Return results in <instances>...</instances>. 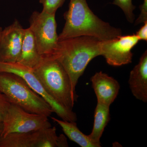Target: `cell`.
Instances as JSON below:
<instances>
[{
    "label": "cell",
    "mask_w": 147,
    "mask_h": 147,
    "mask_svg": "<svg viewBox=\"0 0 147 147\" xmlns=\"http://www.w3.org/2000/svg\"><path fill=\"white\" fill-rule=\"evenodd\" d=\"M3 28L2 27H0V38H1V34Z\"/></svg>",
    "instance_id": "obj_22"
},
{
    "label": "cell",
    "mask_w": 147,
    "mask_h": 147,
    "mask_svg": "<svg viewBox=\"0 0 147 147\" xmlns=\"http://www.w3.org/2000/svg\"><path fill=\"white\" fill-rule=\"evenodd\" d=\"M110 107L109 105L97 102L95 110L93 127L88 136L98 144H100V138L110 120Z\"/></svg>",
    "instance_id": "obj_15"
},
{
    "label": "cell",
    "mask_w": 147,
    "mask_h": 147,
    "mask_svg": "<svg viewBox=\"0 0 147 147\" xmlns=\"http://www.w3.org/2000/svg\"><path fill=\"white\" fill-rule=\"evenodd\" d=\"M11 104L5 95L0 92V122H2L4 117Z\"/></svg>",
    "instance_id": "obj_18"
},
{
    "label": "cell",
    "mask_w": 147,
    "mask_h": 147,
    "mask_svg": "<svg viewBox=\"0 0 147 147\" xmlns=\"http://www.w3.org/2000/svg\"><path fill=\"white\" fill-rule=\"evenodd\" d=\"M128 84L135 98L147 102V51L141 56L139 63L130 71Z\"/></svg>",
    "instance_id": "obj_12"
},
{
    "label": "cell",
    "mask_w": 147,
    "mask_h": 147,
    "mask_svg": "<svg viewBox=\"0 0 147 147\" xmlns=\"http://www.w3.org/2000/svg\"><path fill=\"white\" fill-rule=\"evenodd\" d=\"M137 36L139 40L147 41V21L144 23V25L141 27L136 33Z\"/></svg>",
    "instance_id": "obj_20"
},
{
    "label": "cell",
    "mask_w": 147,
    "mask_h": 147,
    "mask_svg": "<svg viewBox=\"0 0 147 147\" xmlns=\"http://www.w3.org/2000/svg\"><path fill=\"white\" fill-rule=\"evenodd\" d=\"M100 41L87 36L59 40L53 57L60 62L67 72L74 93L88 64L94 58L101 56Z\"/></svg>",
    "instance_id": "obj_2"
},
{
    "label": "cell",
    "mask_w": 147,
    "mask_h": 147,
    "mask_svg": "<svg viewBox=\"0 0 147 147\" xmlns=\"http://www.w3.org/2000/svg\"><path fill=\"white\" fill-rule=\"evenodd\" d=\"M65 0H39L42 5V11L50 14H55L57 9L62 6Z\"/></svg>",
    "instance_id": "obj_17"
},
{
    "label": "cell",
    "mask_w": 147,
    "mask_h": 147,
    "mask_svg": "<svg viewBox=\"0 0 147 147\" xmlns=\"http://www.w3.org/2000/svg\"><path fill=\"white\" fill-rule=\"evenodd\" d=\"M48 117L29 113L23 108L11 104L2 121V137L11 133L36 131L52 127Z\"/></svg>",
    "instance_id": "obj_8"
},
{
    "label": "cell",
    "mask_w": 147,
    "mask_h": 147,
    "mask_svg": "<svg viewBox=\"0 0 147 147\" xmlns=\"http://www.w3.org/2000/svg\"><path fill=\"white\" fill-rule=\"evenodd\" d=\"M64 17L65 23L59 35V40L82 36L106 40L122 35L121 29L112 26L96 15L87 0H70Z\"/></svg>",
    "instance_id": "obj_1"
},
{
    "label": "cell",
    "mask_w": 147,
    "mask_h": 147,
    "mask_svg": "<svg viewBox=\"0 0 147 147\" xmlns=\"http://www.w3.org/2000/svg\"><path fill=\"white\" fill-rule=\"evenodd\" d=\"M113 4L121 9L129 22L131 24L134 22L135 17L133 11L136 7L132 3V0H114Z\"/></svg>",
    "instance_id": "obj_16"
},
{
    "label": "cell",
    "mask_w": 147,
    "mask_h": 147,
    "mask_svg": "<svg viewBox=\"0 0 147 147\" xmlns=\"http://www.w3.org/2000/svg\"><path fill=\"white\" fill-rule=\"evenodd\" d=\"M56 127L23 133H11L0 138V147H67L66 137L58 136Z\"/></svg>",
    "instance_id": "obj_6"
},
{
    "label": "cell",
    "mask_w": 147,
    "mask_h": 147,
    "mask_svg": "<svg viewBox=\"0 0 147 147\" xmlns=\"http://www.w3.org/2000/svg\"><path fill=\"white\" fill-rule=\"evenodd\" d=\"M29 21L40 55L42 59L53 57L59 42L55 14L36 11Z\"/></svg>",
    "instance_id": "obj_5"
},
{
    "label": "cell",
    "mask_w": 147,
    "mask_h": 147,
    "mask_svg": "<svg viewBox=\"0 0 147 147\" xmlns=\"http://www.w3.org/2000/svg\"><path fill=\"white\" fill-rule=\"evenodd\" d=\"M24 29L18 20L3 29L0 38V62L16 63L21 54Z\"/></svg>",
    "instance_id": "obj_10"
},
{
    "label": "cell",
    "mask_w": 147,
    "mask_h": 147,
    "mask_svg": "<svg viewBox=\"0 0 147 147\" xmlns=\"http://www.w3.org/2000/svg\"><path fill=\"white\" fill-rule=\"evenodd\" d=\"M34 36L29 28L24 29V39L21 54L17 63L31 68L38 65L42 61Z\"/></svg>",
    "instance_id": "obj_13"
},
{
    "label": "cell",
    "mask_w": 147,
    "mask_h": 147,
    "mask_svg": "<svg viewBox=\"0 0 147 147\" xmlns=\"http://www.w3.org/2000/svg\"><path fill=\"white\" fill-rule=\"evenodd\" d=\"M139 40L135 34L101 40V56L105 58L108 64L113 66L131 63L133 57L131 50Z\"/></svg>",
    "instance_id": "obj_9"
},
{
    "label": "cell",
    "mask_w": 147,
    "mask_h": 147,
    "mask_svg": "<svg viewBox=\"0 0 147 147\" xmlns=\"http://www.w3.org/2000/svg\"><path fill=\"white\" fill-rule=\"evenodd\" d=\"M91 81L97 102L110 106L117 98L120 89L118 81L101 71L95 74Z\"/></svg>",
    "instance_id": "obj_11"
},
{
    "label": "cell",
    "mask_w": 147,
    "mask_h": 147,
    "mask_svg": "<svg viewBox=\"0 0 147 147\" xmlns=\"http://www.w3.org/2000/svg\"><path fill=\"white\" fill-rule=\"evenodd\" d=\"M0 92L11 104L29 113L47 117L54 113L49 104L22 77L15 74L0 72Z\"/></svg>",
    "instance_id": "obj_4"
},
{
    "label": "cell",
    "mask_w": 147,
    "mask_h": 147,
    "mask_svg": "<svg viewBox=\"0 0 147 147\" xmlns=\"http://www.w3.org/2000/svg\"><path fill=\"white\" fill-rule=\"evenodd\" d=\"M139 8L141 13L135 21V26L147 21V0H144V2L139 6Z\"/></svg>",
    "instance_id": "obj_19"
},
{
    "label": "cell",
    "mask_w": 147,
    "mask_h": 147,
    "mask_svg": "<svg viewBox=\"0 0 147 147\" xmlns=\"http://www.w3.org/2000/svg\"><path fill=\"white\" fill-rule=\"evenodd\" d=\"M0 72H11L21 76L37 94L49 104L53 112L63 120L76 122L77 115L72 110H69L56 101L46 91L35 75L32 68L18 63L0 62Z\"/></svg>",
    "instance_id": "obj_7"
},
{
    "label": "cell",
    "mask_w": 147,
    "mask_h": 147,
    "mask_svg": "<svg viewBox=\"0 0 147 147\" xmlns=\"http://www.w3.org/2000/svg\"><path fill=\"white\" fill-rule=\"evenodd\" d=\"M51 119L61 127L64 134L72 142L82 147H100V144L91 139L88 135L84 134L77 126L76 122L59 120L52 117Z\"/></svg>",
    "instance_id": "obj_14"
},
{
    "label": "cell",
    "mask_w": 147,
    "mask_h": 147,
    "mask_svg": "<svg viewBox=\"0 0 147 147\" xmlns=\"http://www.w3.org/2000/svg\"><path fill=\"white\" fill-rule=\"evenodd\" d=\"M3 131V124L1 122H0V138L2 137Z\"/></svg>",
    "instance_id": "obj_21"
},
{
    "label": "cell",
    "mask_w": 147,
    "mask_h": 147,
    "mask_svg": "<svg viewBox=\"0 0 147 147\" xmlns=\"http://www.w3.org/2000/svg\"><path fill=\"white\" fill-rule=\"evenodd\" d=\"M32 69L47 93L61 105L72 110L78 96L72 91L68 74L60 62L53 57L43 58Z\"/></svg>",
    "instance_id": "obj_3"
}]
</instances>
